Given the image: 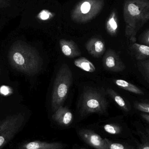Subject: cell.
Returning <instances> with one entry per match:
<instances>
[{
	"instance_id": "cell-21",
	"label": "cell",
	"mask_w": 149,
	"mask_h": 149,
	"mask_svg": "<svg viewBox=\"0 0 149 149\" xmlns=\"http://www.w3.org/2000/svg\"><path fill=\"white\" fill-rule=\"evenodd\" d=\"M139 40L143 45L149 46V29L140 36Z\"/></svg>"
},
{
	"instance_id": "cell-2",
	"label": "cell",
	"mask_w": 149,
	"mask_h": 149,
	"mask_svg": "<svg viewBox=\"0 0 149 149\" xmlns=\"http://www.w3.org/2000/svg\"><path fill=\"white\" fill-rule=\"evenodd\" d=\"M123 13L125 34L134 42L138 31L149 21V0H125Z\"/></svg>"
},
{
	"instance_id": "cell-27",
	"label": "cell",
	"mask_w": 149,
	"mask_h": 149,
	"mask_svg": "<svg viewBox=\"0 0 149 149\" xmlns=\"http://www.w3.org/2000/svg\"><path fill=\"white\" fill-rule=\"evenodd\" d=\"M6 1H10V0H6Z\"/></svg>"
},
{
	"instance_id": "cell-19",
	"label": "cell",
	"mask_w": 149,
	"mask_h": 149,
	"mask_svg": "<svg viewBox=\"0 0 149 149\" xmlns=\"http://www.w3.org/2000/svg\"><path fill=\"white\" fill-rule=\"evenodd\" d=\"M105 140L109 149H136L133 144L127 143L112 141L106 138Z\"/></svg>"
},
{
	"instance_id": "cell-6",
	"label": "cell",
	"mask_w": 149,
	"mask_h": 149,
	"mask_svg": "<svg viewBox=\"0 0 149 149\" xmlns=\"http://www.w3.org/2000/svg\"><path fill=\"white\" fill-rule=\"evenodd\" d=\"M24 118L22 114L8 116L0 122V149L10 141L21 130Z\"/></svg>"
},
{
	"instance_id": "cell-8",
	"label": "cell",
	"mask_w": 149,
	"mask_h": 149,
	"mask_svg": "<svg viewBox=\"0 0 149 149\" xmlns=\"http://www.w3.org/2000/svg\"><path fill=\"white\" fill-rule=\"evenodd\" d=\"M104 68L113 72H120L125 70L126 66L118 54L112 49L107 51L103 58Z\"/></svg>"
},
{
	"instance_id": "cell-1",
	"label": "cell",
	"mask_w": 149,
	"mask_h": 149,
	"mask_svg": "<svg viewBox=\"0 0 149 149\" xmlns=\"http://www.w3.org/2000/svg\"><path fill=\"white\" fill-rule=\"evenodd\" d=\"M8 60L14 69L28 75L38 73L43 65L42 59L37 51L22 41L12 45L9 51Z\"/></svg>"
},
{
	"instance_id": "cell-11",
	"label": "cell",
	"mask_w": 149,
	"mask_h": 149,
	"mask_svg": "<svg viewBox=\"0 0 149 149\" xmlns=\"http://www.w3.org/2000/svg\"><path fill=\"white\" fill-rule=\"evenodd\" d=\"M52 118L55 121L63 126H69L73 119L72 112L66 107H59L53 114Z\"/></svg>"
},
{
	"instance_id": "cell-24",
	"label": "cell",
	"mask_w": 149,
	"mask_h": 149,
	"mask_svg": "<svg viewBox=\"0 0 149 149\" xmlns=\"http://www.w3.org/2000/svg\"><path fill=\"white\" fill-rule=\"evenodd\" d=\"M143 67L147 77L149 78V60L143 63Z\"/></svg>"
},
{
	"instance_id": "cell-12",
	"label": "cell",
	"mask_w": 149,
	"mask_h": 149,
	"mask_svg": "<svg viewBox=\"0 0 149 149\" xmlns=\"http://www.w3.org/2000/svg\"><path fill=\"white\" fill-rule=\"evenodd\" d=\"M64 145L59 142L34 141L24 143L21 149H63Z\"/></svg>"
},
{
	"instance_id": "cell-25",
	"label": "cell",
	"mask_w": 149,
	"mask_h": 149,
	"mask_svg": "<svg viewBox=\"0 0 149 149\" xmlns=\"http://www.w3.org/2000/svg\"><path fill=\"white\" fill-rule=\"evenodd\" d=\"M141 116L142 118L145 120L149 124V114L147 113H141Z\"/></svg>"
},
{
	"instance_id": "cell-28",
	"label": "cell",
	"mask_w": 149,
	"mask_h": 149,
	"mask_svg": "<svg viewBox=\"0 0 149 149\" xmlns=\"http://www.w3.org/2000/svg\"></svg>"
},
{
	"instance_id": "cell-10",
	"label": "cell",
	"mask_w": 149,
	"mask_h": 149,
	"mask_svg": "<svg viewBox=\"0 0 149 149\" xmlns=\"http://www.w3.org/2000/svg\"><path fill=\"white\" fill-rule=\"evenodd\" d=\"M59 45L63 55L69 58H73L81 55L79 47L72 40L60 39Z\"/></svg>"
},
{
	"instance_id": "cell-15",
	"label": "cell",
	"mask_w": 149,
	"mask_h": 149,
	"mask_svg": "<svg viewBox=\"0 0 149 149\" xmlns=\"http://www.w3.org/2000/svg\"><path fill=\"white\" fill-rule=\"evenodd\" d=\"M130 49L137 60H143L149 57L148 46L136 43L132 44Z\"/></svg>"
},
{
	"instance_id": "cell-17",
	"label": "cell",
	"mask_w": 149,
	"mask_h": 149,
	"mask_svg": "<svg viewBox=\"0 0 149 149\" xmlns=\"http://www.w3.org/2000/svg\"><path fill=\"white\" fill-rule=\"evenodd\" d=\"M115 83L118 86L122 89L127 90L131 93L139 95H143V91L134 84H131L126 81L123 79H116L115 80Z\"/></svg>"
},
{
	"instance_id": "cell-23",
	"label": "cell",
	"mask_w": 149,
	"mask_h": 149,
	"mask_svg": "<svg viewBox=\"0 0 149 149\" xmlns=\"http://www.w3.org/2000/svg\"><path fill=\"white\" fill-rule=\"evenodd\" d=\"M10 3L6 0H0V8H6L9 7Z\"/></svg>"
},
{
	"instance_id": "cell-3",
	"label": "cell",
	"mask_w": 149,
	"mask_h": 149,
	"mask_svg": "<svg viewBox=\"0 0 149 149\" xmlns=\"http://www.w3.org/2000/svg\"><path fill=\"white\" fill-rule=\"evenodd\" d=\"M73 76L71 70L66 63H64L58 70L54 81L52 95V109L55 113L63 106L66 100Z\"/></svg>"
},
{
	"instance_id": "cell-13",
	"label": "cell",
	"mask_w": 149,
	"mask_h": 149,
	"mask_svg": "<svg viewBox=\"0 0 149 149\" xmlns=\"http://www.w3.org/2000/svg\"><path fill=\"white\" fill-rule=\"evenodd\" d=\"M133 134L138 136L140 141L136 140L134 136L130 138L134 143V146L136 149H149V138L144 129L137 128L136 130H132Z\"/></svg>"
},
{
	"instance_id": "cell-26",
	"label": "cell",
	"mask_w": 149,
	"mask_h": 149,
	"mask_svg": "<svg viewBox=\"0 0 149 149\" xmlns=\"http://www.w3.org/2000/svg\"><path fill=\"white\" fill-rule=\"evenodd\" d=\"M144 130H145V132H146V134H147V135L148 136L149 138V127H146L144 129Z\"/></svg>"
},
{
	"instance_id": "cell-20",
	"label": "cell",
	"mask_w": 149,
	"mask_h": 149,
	"mask_svg": "<svg viewBox=\"0 0 149 149\" xmlns=\"http://www.w3.org/2000/svg\"><path fill=\"white\" fill-rule=\"evenodd\" d=\"M136 108L141 112L149 114V104L143 102H138L135 104Z\"/></svg>"
},
{
	"instance_id": "cell-14",
	"label": "cell",
	"mask_w": 149,
	"mask_h": 149,
	"mask_svg": "<svg viewBox=\"0 0 149 149\" xmlns=\"http://www.w3.org/2000/svg\"><path fill=\"white\" fill-rule=\"evenodd\" d=\"M118 24L117 10L114 9L106 22V29L109 35L113 36H116L118 31Z\"/></svg>"
},
{
	"instance_id": "cell-18",
	"label": "cell",
	"mask_w": 149,
	"mask_h": 149,
	"mask_svg": "<svg viewBox=\"0 0 149 149\" xmlns=\"http://www.w3.org/2000/svg\"><path fill=\"white\" fill-rule=\"evenodd\" d=\"M107 93L123 111L125 112H128L129 111V108L128 107L126 102L124 100L123 98L115 91L111 88H108L107 90Z\"/></svg>"
},
{
	"instance_id": "cell-9",
	"label": "cell",
	"mask_w": 149,
	"mask_h": 149,
	"mask_svg": "<svg viewBox=\"0 0 149 149\" xmlns=\"http://www.w3.org/2000/svg\"><path fill=\"white\" fill-rule=\"evenodd\" d=\"M86 48L88 53L95 58L100 57L106 49L103 40L97 38L88 40L86 44Z\"/></svg>"
},
{
	"instance_id": "cell-5",
	"label": "cell",
	"mask_w": 149,
	"mask_h": 149,
	"mask_svg": "<svg viewBox=\"0 0 149 149\" xmlns=\"http://www.w3.org/2000/svg\"><path fill=\"white\" fill-rule=\"evenodd\" d=\"M104 0H81L71 14L74 22L84 23L95 17L103 8Z\"/></svg>"
},
{
	"instance_id": "cell-16",
	"label": "cell",
	"mask_w": 149,
	"mask_h": 149,
	"mask_svg": "<svg viewBox=\"0 0 149 149\" xmlns=\"http://www.w3.org/2000/svg\"><path fill=\"white\" fill-rule=\"evenodd\" d=\"M74 64L76 67L86 72L93 73L96 70L93 64L84 57L75 59Z\"/></svg>"
},
{
	"instance_id": "cell-4",
	"label": "cell",
	"mask_w": 149,
	"mask_h": 149,
	"mask_svg": "<svg viewBox=\"0 0 149 149\" xmlns=\"http://www.w3.org/2000/svg\"><path fill=\"white\" fill-rule=\"evenodd\" d=\"M108 102L102 91L90 88L83 92L80 105V113L81 116L92 113H106Z\"/></svg>"
},
{
	"instance_id": "cell-22",
	"label": "cell",
	"mask_w": 149,
	"mask_h": 149,
	"mask_svg": "<svg viewBox=\"0 0 149 149\" xmlns=\"http://www.w3.org/2000/svg\"><path fill=\"white\" fill-rule=\"evenodd\" d=\"M11 93L12 90L8 86H2L0 87V93L3 95L6 96L9 95Z\"/></svg>"
},
{
	"instance_id": "cell-7",
	"label": "cell",
	"mask_w": 149,
	"mask_h": 149,
	"mask_svg": "<svg viewBox=\"0 0 149 149\" xmlns=\"http://www.w3.org/2000/svg\"><path fill=\"white\" fill-rule=\"evenodd\" d=\"M78 134L82 141L94 148L109 149L105 139L102 138L93 130L81 129L78 131Z\"/></svg>"
}]
</instances>
